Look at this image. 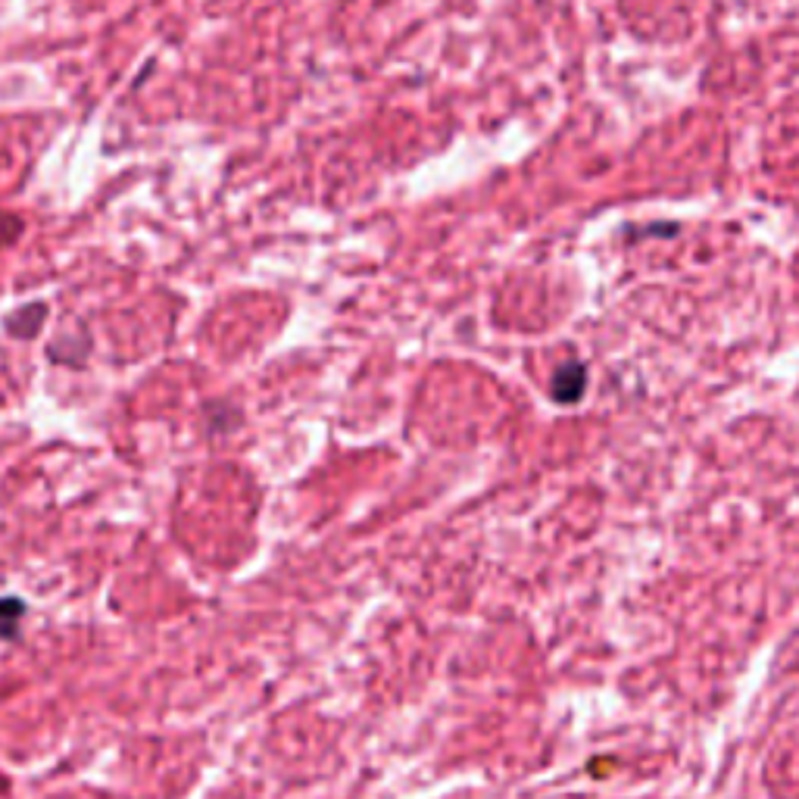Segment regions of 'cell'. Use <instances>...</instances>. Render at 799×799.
<instances>
[{"label": "cell", "mask_w": 799, "mask_h": 799, "mask_svg": "<svg viewBox=\"0 0 799 799\" xmlns=\"http://www.w3.org/2000/svg\"><path fill=\"white\" fill-rule=\"evenodd\" d=\"M47 316H51V307L44 300H35V303H25V307H17L13 312H7L3 319V331L17 341H32L38 338L44 326H47Z\"/></svg>", "instance_id": "1"}, {"label": "cell", "mask_w": 799, "mask_h": 799, "mask_svg": "<svg viewBox=\"0 0 799 799\" xmlns=\"http://www.w3.org/2000/svg\"><path fill=\"white\" fill-rule=\"evenodd\" d=\"M587 391V365L584 363H563L553 372V382H550V394L556 403L563 406H575Z\"/></svg>", "instance_id": "2"}, {"label": "cell", "mask_w": 799, "mask_h": 799, "mask_svg": "<svg viewBox=\"0 0 799 799\" xmlns=\"http://www.w3.org/2000/svg\"><path fill=\"white\" fill-rule=\"evenodd\" d=\"M92 353V338L88 331H82L78 338L75 334H60L54 344L47 347V360L56 365H82Z\"/></svg>", "instance_id": "3"}, {"label": "cell", "mask_w": 799, "mask_h": 799, "mask_svg": "<svg viewBox=\"0 0 799 799\" xmlns=\"http://www.w3.org/2000/svg\"><path fill=\"white\" fill-rule=\"evenodd\" d=\"M203 418H206V432L210 435H232L244 422L235 403H225V400H210L203 406Z\"/></svg>", "instance_id": "4"}, {"label": "cell", "mask_w": 799, "mask_h": 799, "mask_svg": "<svg viewBox=\"0 0 799 799\" xmlns=\"http://www.w3.org/2000/svg\"><path fill=\"white\" fill-rule=\"evenodd\" d=\"M25 612L29 609L19 597H0V640H17Z\"/></svg>", "instance_id": "5"}, {"label": "cell", "mask_w": 799, "mask_h": 799, "mask_svg": "<svg viewBox=\"0 0 799 799\" xmlns=\"http://www.w3.org/2000/svg\"><path fill=\"white\" fill-rule=\"evenodd\" d=\"M25 235V219L13 210H0V251L19 244V237Z\"/></svg>", "instance_id": "6"}]
</instances>
